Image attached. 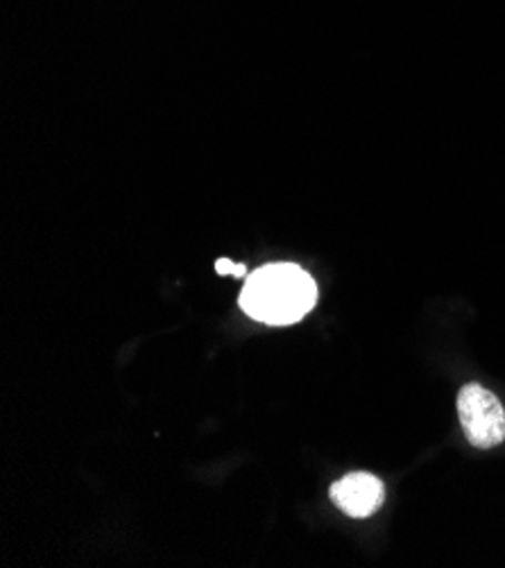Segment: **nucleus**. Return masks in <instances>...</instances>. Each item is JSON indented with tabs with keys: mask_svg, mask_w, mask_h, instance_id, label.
<instances>
[{
	"mask_svg": "<svg viewBox=\"0 0 505 568\" xmlns=\"http://www.w3.org/2000/svg\"><path fill=\"white\" fill-rule=\"evenodd\" d=\"M315 302V281L295 263H272L254 270L239 297L245 315L270 326H289L304 320Z\"/></svg>",
	"mask_w": 505,
	"mask_h": 568,
	"instance_id": "obj_1",
	"label": "nucleus"
},
{
	"mask_svg": "<svg viewBox=\"0 0 505 568\" xmlns=\"http://www.w3.org/2000/svg\"><path fill=\"white\" fill-rule=\"evenodd\" d=\"M458 419L467 442L476 448H494L505 439V410L498 396L478 383L461 387Z\"/></svg>",
	"mask_w": 505,
	"mask_h": 568,
	"instance_id": "obj_2",
	"label": "nucleus"
},
{
	"mask_svg": "<svg viewBox=\"0 0 505 568\" xmlns=\"http://www.w3.org/2000/svg\"><path fill=\"white\" fill-rule=\"evenodd\" d=\"M329 494H331V500L339 505L347 517H354V519L372 517L385 500V487L381 478L367 471L347 474L345 478L331 485Z\"/></svg>",
	"mask_w": 505,
	"mask_h": 568,
	"instance_id": "obj_3",
	"label": "nucleus"
},
{
	"mask_svg": "<svg viewBox=\"0 0 505 568\" xmlns=\"http://www.w3.org/2000/svg\"><path fill=\"white\" fill-rule=\"evenodd\" d=\"M215 270H218V274H232V276H239V278H243V276H248V267L243 265V263H232L230 258H220L218 263H215Z\"/></svg>",
	"mask_w": 505,
	"mask_h": 568,
	"instance_id": "obj_4",
	"label": "nucleus"
}]
</instances>
